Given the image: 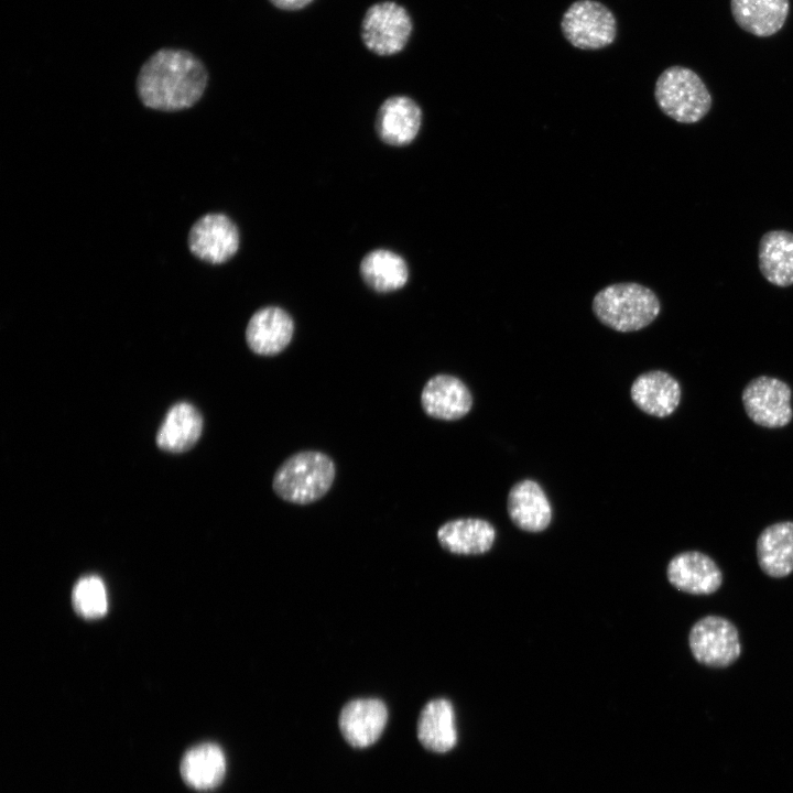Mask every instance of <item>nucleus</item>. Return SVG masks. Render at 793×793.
Instances as JSON below:
<instances>
[{
	"instance_id": "obj_1",
	"label": "nucleus",
	"mask_w": 793,
	"mask_h": 793,
	"mask_svg": "<svg viewBox=\"0 0 793 793\" xmlns=\"http://www.w3.org/2000/svg\"><path fill=\"white\" fill-rule=\"evenodd\" d=\"M207 83V69L195 54L183 48L163 47L141 66L137 93L150 109L178 111L194 106Z\"/></svg>"
},
{
	"instance_id": "obj_2",
	"label": "nucleus",
	"mask_w": 793,
	"mask_h": 793,
	"mask_svg": "<svg viewBox=\"0 0 793 793\" xmlns=\"http://www.w3.org/2000/svg\"><path fill=\"white\" fill-rule=\"evenodd\" d=\"M591 308L604 325L629 333L650 325L658 317L661 304L651 289L636 282H621L598 291Z\"/></svg>"
},
{
	"instance_id": "obj_3",
	"label": "nucleus",
	"mask_w": 793,
	"mask_h": 793,
	"mask_svg": "<svg viewBox=\"0 0 793 793\" xmlns=\"http://www.w3.org/2000/svg\"><path fill=\"white\" fill-rule=\"evenodd\" d=\"M335 475L336 467L328 455L303 450L280 465L273 476L272 488L278 497L287 502L307 504L328 492Z\"/></svg>"
},
{
	"instance_id": "obj_4",
	"label": "nucleus",
	"mask_w": 793,
	"mask_h": 793,
	"mask_svg": "<svg viewBox=\"0 0 793 793\" xmlns=\"http://www.w3.org/2000/svg\"><path fill=\"white\" fill-rule=\"evenodd\" d=\"M654 98L661 111L680 123L698 122L711 107V96L700 77L678 65L658 77Z\"/></svg>"
},
{
	"instance_id": "obj_5",
	"label": "nucleus",
	"mask_w": 793,
	"mask_h": 793,
	"mask_svg": "<svg viewBox=\"0 0 793 793\" xmlns=\"http://www.w3.org/2000/svg\"><path fill=\"white\" fill-rule=\"evenodd\" d=\"M688 647L699 664L714 669L730 666L741 654L737 627L727 618L715 615L705 616L692 626Z\"/></svg>"
},
{
	"instance_id": "obj_6",
	"label": "nucleus",
	"mask_w": 793,
	"mask_h": 793,
	"mask_svg": "<svg viewBox=\"0 0 793 793\" xmlns=\"http://www.w3.org/2000/svg\"><path fill=\"white\" fill-rule=\"evenodd\" d=\"M564 37L580 50H600L617 35V20L605 4L596 0H577L563 14Z\"/></svg>"
},
{
	"instance_id": "obj_7",
	"label": "nucleus",
	"mask_w": 793,
	"mask_h": 793,
	"mask_svg": "<svg viewBox=\"0 0 793 793\" xmlns=\"http://www.w3.org/2000/svg\"><path fill=\"white\" fill-rule=\"evenodd\" d=\"M408 11L393 1L372 4L361 24V37L366 47L382 56L402 51L412 33Z\"/></svg>"
},
{
	"instance_id": "obj_8",
	"label": "nucleus",
	"mask_w": 793,
	"mask_h": 793,
	"mask_svg": "<svg viewBox=\"0 0 793 793\" xmlns=\"http://www.w3.org/2000/svg\"><path fill=\"white\" fill-rule=\"evenodd\" d=\"M791 397V388L784 381L761 376L746 385L742 403L753 423L778 428L787 425L792 420Z\"/></svg>"
},
{
	"instance_id": "obj_9",
	"label": "nucleus",
	"mask_w": 793,
	"mask_h": 793,
	"mask_svg": "<svg viewBox=\"0 0 793 793\" xmlns=\"http://www.w3.org/2000/svg\"><path fill=\"white\" fill-rule=\"evenodd\" d=\"M187 242L196 258L207 263L221 264L237 253L240 235L237 225L227 215L210 213L194 222Z\"/></svg>"
},
{
	"instance_id": "obj_10",
	"label": "nucleus",
	"mask_w": 793,
	"mask_h": 793,
	"mask_svg": "<svg viewBox=\"0 0 793 793\" xmlns=\"http://www.w3.org/2000/svg\"><path fill=\"white\" fill-rule=\"evenodd\" d=\"M667 580L676 589L691 595H711L723 585V572L716 562L699 551L675 555L666 567Z\"/></svg>"
},
{
	"instance_id": "obj_11",
	"label": "nucleus",
	"mask_w": 793,
	"mask_h": 793,
	"mask_svg": "<svg viewBox=\"0 0 793 793\" xmlns=\"http://www.w3.org/2000/svg\"><path fill=\"white\" fill-rule=\"evenodd\" d=\"M388 708L380 698H355L347 702L338 717L345 740L352 747L365 748L374 743L385 728Z\"/></svg>"
},
{
	"instance_id": "obj_12",
	"label": "nucleus",
	"mask_w": 793,
	"mask_h": 793,
	"mask_svg": "<svg viewBox=\"0 0 793 793\" xmlns=\"http://www.w3.org/2000/svg\"><path fill=\"white\" fill-rule=\"evenodd\" d=\"M294 333L292 316L279 306H264L250 317L246 328L248 347L260 356L282 352Z\"/></svg>"
},
{
	"instance_id": "obj_13",
	"label": "nucleus",
	"mask_w": 793,
	"mask_h": 793,
	"mask_svg": "<svg viewBox=\"0 0 793 793\" xmlns=\"http://www.w3.org/2000/svg\"><path fill=\"white\" fill-rule=\"evenodd\" d=\"M421 404L431 417L455 421L469 413L472 395L460 379L439 373L430 378L423 387Z\"/></svg>"
},
{
	"instance_id": "obj_14",
	"label": "nucleus",
	"mask_w": 793,
	"mask_h": 793,
	"mask_svg": "<svg viewBox=\"0 0 793 793\" xmlns=\"http://www.w3.org/2000/svg\"><path fill=\"white\" fill-rule=\"evenodd\" d=\"M422 126V110L408 96L385 99L377 113L376 130L379 138L393 146H403L417 137Z\"/></svg>"
},
{
	"instance_id": "obj_15",
	"label": "nucleus",
	"mask_w": 793,
	"mask_h": 793,
	"mask_svg": "<svg viewBox=\"0 0 793 793\" xmlns=\"http://www.w3.org/2000/svg\"><path fill=\"white\" fill-rule=\"evenodd\" d=\"M630 395L644 413L658 417L672 414L681 401V387L675 378L662 370L640 374L632 383Z\"/></svg>"
},
{
	"instance_id": "obj_16",
	"label": "nucleus",
	"mask_w": 793,
	"mask_h": 793,
	"mask_svg": "<svg viewBox=\"0 0 793 793\" xmlns=\"http://www.w3.org/2000/svg\"><path fill=\"white\" fill-rule=\"evenodd\" d=\"M508 514L521 530L540 532L552 520V508L542 487L531 479L517 482L509 491Z\"/></svg>"
},
{
	"instance_id": "obj_17",
	"label": "nucleus",
	"mask_w": 793,
	"mask_h": 793,
	"mask_svg": "<svg viewBox=\"0 0 793 793\" xmlns=\"http://www.w3.org/2000/svg\"><path fill=\"white\" fill-rule=\"evenodd\" d=\"M761 571L772 578H783L793 572V521L768 525L756 544Z\"/></svg>"
},
{
	"instance_id": "obj_18",
	"label": "nucleus",
	"mask_w": 793,
	"mask_h": 793,
	"mask_svg": "<svg viewBox=\"0 0 793 793\" xmlns=\"http://www.w3.org/2000/svg\"><path fill=\"white\" fill-rule=\"evenodd\" d=\"M416 735L421 745L431 751L450 750L457 742L452 703L446 698L427 702L417 718Z\"/></svg>"
},
{
	"instance_id": "obj_19",
	"label": "nucleus",
	"mask_w": 793,
	"mask_h": 793,
	"mask_svg": "<svg viewBox=\"0 0 793 793\" xmlns=\"http://www.w3.org/2000/svg\"><path fill=\"white\" fill-rule=\"evenodd\" d=\"M495 528L486 520L467 518L444 523L437 530L441 546L454 554L476 555L488 552L495 541Z\"/></svg>"
},
{
	"instance_id": "obj_20",
	"label": "nucleus",
	"mask_w": 793,
	"mask_h": 793,
	"mask_svg": "<svg viewBox=\"0 0 793 793\" xmlns=\"http://www.w3.org/2000/svg\"><path fill=\"white\" fill-rule=\"evenodd\" d=\"M203 417L187 402L174 404L165 415L156 434V445L166 452L182 453L191 449L202 435Z\"/></svg>"
},
{
	"instance_id": "obj_21",
	"label": "nucleus",
	"mask_w": 793,
	"mask_h": 793,
	"mask_svg": "<svg viewBox=\"0 0 793 793\" xmlns=\"http://www.w3.org/2000/svg\"><path fill=\"white\" fill-rule=\"evenodd\" d=\"M759 269L773 285L786 287L793 284V232L771 230L759 242Z\"/></svg>"
},
{
	"instance_id": "obj_22",
	"label": "nucleus",
	"mask_w": 793,
	"mask_h": 793,
	"mask_svg": "<svg viewBox=\"0 0 793 793\" xmlns=\"http://www.w3.org/2000/svg\"><path fill=\"white\" fill-rule=\"evenodd\" d=\"M731 13L745 31L761 37L779 32L789 13V0H730Z\"/></svg>"
},
{
	"instance_id": "obj_23",
	"label": "nucleus",
	"mask_w": 793,
	"mask_h": 793,
	"mask_svg": "<svg viewBox=\"0 0 793 793\" xmlns=\"http://www.w3.org/2000/svg\"><path fill=\"white\" fill-rule=\"evenodd\" d=\"M363 282L378 293L402 289L409 280V267L403 257L389 249H374L360 262Z\"/></svg>"
},
{
	"instance_id": "obj_24",
	"label": "nucleus",
	"mask_w": 793,
	"mask_h": 793,
	"mask_svg": "<svg viewBox=\"0 0 793 793\" xmlns=\"http://www.w3.org/2000/svg\"><path fill=\"white\" fill-rule=\"evenodd\" d=\"M180 771L183 780L197 790L217 786L225 776L226 759L215 743H203L189 749L183 757Z\"/></svg>"
},
{
	"instance_id": "obj_25",
	"label": "nucleus",
	"mask_w": 793,
	"mask_h": 793,
	"mask_svg": "<svg viewBox=\"0 0 793 793\" xmlns=\"http://www.w3.org/2000/svg\"><path fill=\"white\" fill-rule=\"evenodd\" d=\"M75 610L85 618H99L108 608L106 587L95 575L80 578L72 594Z\"/></svg>"
},
{
	"instance_id": "obj_26",
	"label": "nucleus",
	"mask_w": 793,
	"mask_h": 793,
	"mask_svg": "<svg viewBox=\"0 0 793 793\" xmlns=\"http://www.w3.org/2000/svg\"><path fill=\"white\" fill-rule=\"evenodd\" d=\"M313 0H270L272 4L283 10H298L306 7Z\"/></svg>"
}]
</instances>
